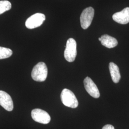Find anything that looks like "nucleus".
Returning a JSON list of instances; mask_svg holds the SVG:
<instances>
[{"instance_id": "nucleus-1", "label": "nucleus", "mask_w": 129, "mask_h": 129, "mask_svg": "<svg viewBox=\"0 0 129 129\" xmlns=\"http://www.w3.org/2000/svg\"><path fill=\"white\" fill-rule=\"evenodd\" d=\"M48 74V69L46 64L40 62L33 68L31 76L33 80L38 82H43L46 80Z\"/></svg>"}, {"instance_id": "nucleus-2", "label": "nucleus", "mask_w": 129, "mask_h": 129, "mask_svg": "<svg viewBox=\"0 0 129 129\" xmlns=\"http://www.w3.org/2000/svg\"><path fill=\"white\" fill-rule=\"evenodd\" d=\"M61 100L64 106L71 108H76L78 105V100L73 92L64 88L61 94Z\"/></svg>"}, {"instance_id": "nucleus-3", "label": "nucleus", "mask_w": 129, "mask_h": 129, "mask_svg": "<svg viewBox=\"0 0 129 129\" xmlns=\"http://www.w3.org/2000/svg\"><path fill=\"white\" fill-rule=\"evenodd\" d=\"M77 54L76 41L73 38H69L67 42L66 49L64 50V58L69 62H72L75 60Z\"/></svg>"}, {"instance_id": "nucleus-4", "label": "nucleus", "mask_w": 129, "mask_h": 129, "mask_svg": "<svg viewBox=\"0 0 129 129\" xmlns=\"http://www.w3.org/2000/svg\"><path fill=\"white\" fill-rule=\"evenodd\" d=\"M94 15V10L91 7H88L83 10L80 17L81 26L83 29H87L90 26Z\"/></svg>"}, {"instance_id": "nucleus-5", "label": "nucleus", "mask_w": 129, "mask_h": 129, "mask_svg": "<svg viewBox=\"0 0 129 129\" xmlns=\"http://www.w3.org/2000/svg\"><path fill=\"white\" fill-rule=\"evenodd\" d=\"M46 20V16L44 14L37 13L31 16L25 22L26 27L32 29L41 25L44 21Z\"/></svg>"}, {"instance_id": "nucleus-6", "label": "nucleus", "mask_w": 129, "mask_h": 129, "mask_svg": "<svg viewBox=\"0 0 129 129\" xmlns=\"http://www.w3.org/2000/svg\"><path fill=\"white\" fill-rule=\"evenodd\" d=\"M31 116L35 121L42 124H48L51 120V117L49 114L40 109H35L32 110Z\"/></svg>"}, {"instance_id": "nucleus-7", "label": "nucleus", "mask_w": 129, "mask_h": 129, "mask_svg": "<svg viewBox=\"0 0 129 129\" xmlns=\"http://www.w3.org/2000/svg\"><path fill=\"white\" fill-rule=\"evenodd\" d=\"M84 87L88 93L94 98H99L100 93L96 85L89 77H86L84 80Z\"/></svg>"}, {"instance_id": "nucleus-8", "label": "nucleus", "mask_w": 129, "mask_h": 129, "mask_svg": "<svg viewBox=\"0 0 129 129\" xmlns=\"http://www.w3.org/2000/svg\"><path fill=\"white\" fill-rule=\"evenodd\" d=\"M0 105L8 111L14 109V103L11 97L7 93L2 90H0Z\"/></svg>"}, {"instance_id": "nucleus-9", "label": "nucleus", "mask_w": 129, "mask_h": 129, "mask_svg": "<svg viewBox=\"0 0 129 129\" xmlns=\"http://www.w3.org/2000/svg\"><path fill=\"white\" fill-rule=\"evenodd\" d=\"M112 19L118 23L125 24L129 23V7H126L112 16Z\"/></svg>"}, {"instance_id": "nucleus-10", "label": "nucleus", "mask_w": 129, "mask_h": 129, "mask_svg": "<svg viewBox=\"0 0 129 129\" xmlns=\"http://www.w3.org/2000/svg\"><path fill=\"white\" fill-rule=\"evenodd\" d=\"M99 40L101 42V43L103 46L108 48H113L118 45L117 39L108 35H102L101 37L99 38Z\"/></svg>"}, {"instance_id": "nucleus-11", "label": "nucleus", "mask_w": 129, "mask_h": 129, "mask_svg": "<svg viewBox=\"0 0 129 129\" xmlns=\"http://www.w3.org/2000/svg\"><path fill=\"white\" fill-rule=\"evenodd\" d=\"M111 78L115 83H118L120 79V74L119 67L113 62H110L109 66Z\"/></svg>"}, {"instance_id": "nucleus-12", "label": "nucleus", "mask_w": 129, "mask_h": 129, "mask_svg": "<svg viewBox=\"0 0 129 129\" xmlns=\"http://www.w3.org/2000/svg\"><path fill=\"white\" fill-rule=\"evenodd\" d=\"M13 54V51L9 48L0 46V59L7 58Z\"/></svg>"}, {"instance_id": "nucleus-13", "label": "nucleus", "mask_w": 129, "mask_h": 129, "mask_svg": "<svg viewBox=\"0 0 129 129\" xmlns=\"http://www.w3.org/2000/svg\"><path fill=\"white\" fill-rule=\"evenodd\" d=\"M12 8L11 3L8 1H0V14L9 11Z\"/></svg>"}, {"instance_id": "nucleus-14", "label": "nucleus", "mask_w": 129, "mask_h": 129, "mask_svg": "<svg viewBox=\"0 0 129 129\" xmlns=\"http://www.w3.org/2000/svg\"><path fill=\"white\" fill-rule=\"evenodd\" d=\"M102 129H114V127L110 124H107L103 127Z\"/></svg>"}]
</instances>
